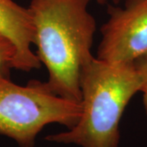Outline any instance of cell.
I'll list each match as a JSON object with an SVG mask.
<instances>
[{"mask_svg": "<svg viewBox=\"0 0 147 147\" xmlns=\"http://www.w3.org/2000/svg\"><path fill=\"white\" fill-rule=\"evenodd\" d=\"M91 0H31L37 57L47 69L52 92L80 102V77L92 54L96 23L88 11Z\"/></svg>", "mask_w": 147, "mask_h": 147, "instance_id": "cell-1", "label": "cell"}, {"mask_svg": "<svg viewBox=\"0 0 147 147\" xmlns=\"http://www.w3.org/2000/svg\"><path fill=\"white\" fill-rule=\"evenodd\" d=\"M142 86V77L134 63H111L94 57L81 72L79 122L45 140L80 147H119L121 119Z\"/></svg>", "mask_w": 147, "mask_h": 147, "instance_id": "cell-2", "label": "cell"}, {"mask_svg": "<svg viewBox=\"0 0 147 147\" xmlns=\"http://www.w3.org/2000/svg\"><path fill=\"white\" fill-rule=\"evenodd\" d=\"M81 114L80 102L54 94L45 82L30 80L21 86L0 74V135L20 147L35 146L37 137L48 124L73 127Z\"/></svg>", "mask_w": 147, "mask_h": 147, "instance_id": "cell-3", "label": "cell"}, {"mask_svg": "<svg viewBox=\"0 0 147 147\" xmlns=\"http://www.w3.org/2000/svg\"><path fill=\"white\" fill-rule=\"evenodd\" d=\"M109 19L100 29L96 58L131 64L147 53V0H126L123 7H109Z\"/></svg>", "mask_w": 147, "mask_h": 147, "instance_id": "cell-4", "label": "cell"}, {"mask_svg": "<svg viewBox=\"0 0 147 147\" xmlns=\"http://www.w3.org/2000/svg\"><path fill=\"white\" fill-rule=\"evenodd\" d=\"M0 34L15 47L14 69L30 71L40 68L41 62L31 49L34 25L29 8L13 0H0Z\"/></svg>", "mask_w": 147, "mask_h": 147, "instance_id": "cell-5", "label": "cell"}, {"mask_svg": "<svg viewBox=\"0 0 147 147\" xmlns=\"http://www.w3.org/2000/svg\"><path fill=\"white\" fill-rule=\"evenodd\" d=\"M16 49L8 38L0 34V74L10 77V70L14 69Z\"/></svg>", "mask_w": 147, "mask_h": 147, "instance_id": "cell-6", "label": "cell"}, {"mask_svg": "<svg viewBox=\"0 0 147 147\" xmlns=\"http://www.w3.org/2000/svg\"><path fill=\"white\" fill-rule=\"evenodd\" d=\"M134 64L142 77V86L141 92L143 94V105L147 116V53L138 58Z\"/></svg>", "mask_w": 147, "mask_h": 147, "instance_id": "cell-7", "label": "cell"}, {"mask_svg": "<svg viewBox=\"0 0 147 147\" xmlns=\"http://www.w3.org/2000/svg\"><path fill=\"white\" fill-rule=\"evenodd\" d=\"M99 4H105L107 3L108 2H113V3H117L118 2H119L120 0H96Z\"/></svg>", "mask_w": 147, "mask_h": 147, "instance_id": "cell-8", "label": "cell"}]
</instances>
